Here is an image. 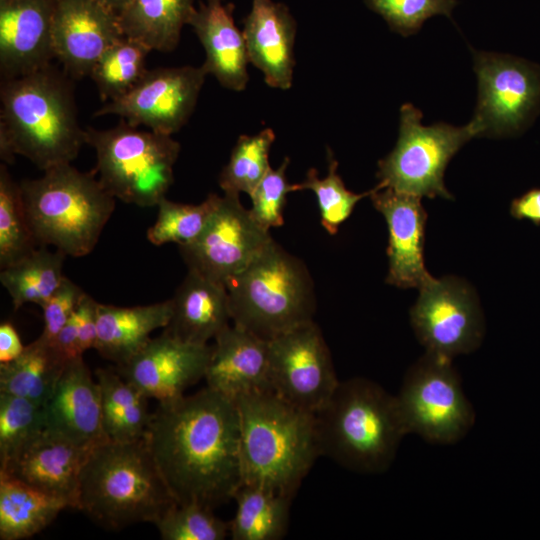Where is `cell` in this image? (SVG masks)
<instances>
[{
  "label": "cell",
  "instance_id": "6da1fadb",
  "mask_svg": "<svg viewBox=\"0 0 540 540\" xmlns=\"http://www.w3.org/2000/svg\"><path fill=\"white\" fill-rule=\"evenodd\" d=\"M145 440L177 504L214 509L243 484L236 403L207 386L159 402Z\"/></svg>",
  "mask_w": 540,
  "mask_h": 540
},
{
  "label": "cell",
  "instance_id": "7a4b0ae2",
  "mask_svg": "<svg viewBox=\"0 0 540 540\" xmlns=\"http://www.w3.org/2000/svg\"><path fill=\"white\" fill-rule=\"evenodd\" d=\"M72 81L52 64L1 79L0 157L5 164L21 155L45 171L77 157L86 142Z\"/></svg>",
  "mask_w": 540,
  "mask_h": 540
},
{
  "label": "cell",
  "instance_id": "3957f363",
  "mask_svg": "<svg viewBox=\"0 0 540 540\" xmlns=\"http://www.w3.org/2000/svg\"><path fill=\"white\" fill-rule=\"evenodd\" d=\"M234 401L240 423L243 484L293 498L321 456L315 414L273 391L241 395Z\"/></svg>",
  "mask_w": 540,
  "mask_h": 540
},
{
  "label": "cell",
  "instance_id": "277c9868",
  "mask_svg": "<svg viewBox=\"0 0 540 540\" xmlns=\"http://www.w3.org/2000/svg\"><path fill=\"white\" fill-rule=\"evenodd\" d=\"M315 419L321 456L356 473L385 472L408 434L395 395L363 377L339 382Z\"/></svg>",
  "mask_w": 540,
  "mask_h": 540
},
{
  "label": "cell",
  "instance_id": "5b68a950",
  "mask_svg": "<svg viewBox=\"0 0 540 540\" xmlns=\"http://www.w3.org/2000/svg\"><path fill=\"white\" fill-rule=\"evenodd\" d=\"M175 504L145 438L106 440L89 453L80 475L77 509L102 527L119 530L155 523Z\"/></svg>",
  "mask_w": 540,
  "mask_h": 540
},
{
  "label": "cell",
  "instance_id": "8992f818",
  "mask_svg": "<svg viewBox=\"0 0 540 540\" xmlns=\"http://www.w3.org/2000/svg\"><path fill=\"white\" fill-rule=\"evenodd\" d=\"M28 221L39 246H53L66 256L88 255L114 209L113 197L96 177L69 164L20 182Z\"/></svg>",
  "mask_w": 540,
  "mask_h": 540
},
{
  "label": "cell",
  "instance_id": "52a82bcc",
  "mask_svg": "<svg viewBox=\"0 0 540 540\" xmlns=\"http://www.w3.org/2000/svg\"><path fill=\"white\" fill-rule=\"evenodd\" d=\"M226 288L233 324L264 340L313 321L316 298L310 272L274 239Z\"/></svg>",
  "mask_w": 540,
  "mask_h": 540
},
{
  "label": "cell",
  "instance_id": "ba28073f",
  "mask_svg": "<svg viewBox=\"0 0 540 540\" xmlns=\"http://www.w3.org/2000/svg\"><path fill=\"white\" fill-rule=\"evenodd\" d=\"M96 152L104 188L116 199L139 207L157 206L174 180L181 146L171 135L139 130L124 120L110 129H85Z\"/></svg>",
  "mask_w": 540,
  "mask_h": 540
},
{
  "label": "cell",
  "instance_id": "9c48e42d",
  "mask_svg": "<svg viewBox=\"0 0 540 540\" xmlns=\"http://www.w3.org/2000/svg\"><path fill=\"white\" fill-rule=\"evenodd\" d=\"M421 119L412 104L401 106L398 140L378 162V184L421 198L453 199L444 185L445 169L466 142L478 137L477 128L472 121L462 127L442 122L424 126Z\"/></svg>",
  "mask_w": 540,
  "mask_h": 540
},
{
  "label": "cell",
  "instance_id": "30bf717a",
  "mask_svg": "<svg viewBox=\"0 0 540 540\" xmlns=\"http://www.w3.org/2000/svg\"><path fill=\"white\" fill-rule=\"evenodd\" d=\"M407 433L449 445L472 429L476 414L452 359L425 352L407 370L395 395Z\"/></svg>",
  "mask_w": 540,
  "mask_h": 540
},
{
  "label": "cell",
  "instance_id": "8fae6325",
  "mask_svg": "<svg viewBox=\"0 0 540 540\" xmlns=\"http://www.w3.org/2000/svg\"><path fill=\"white\" fill-rule=\"evenodd\" d=\"M478 102L471 120L478 136L524 131L540 110V67L507 54L474 53Z\"/></svg>",
  "mask_w": 540,
  "mask_h": 540
},
{
  "label": "cell",
  "instance_id": "7c38bea8",
  "mask_svg": "<svg viewBox=\"0 0 540 540\" xmlns=\"http://www.w3.org/2000/svg\"><path fill=\"white\" fill-rule=\"evenodd\" d=\"M410 322L426 352L452 360L476 350L485 332L476 293L454 276L433 277L419 289Z\"/></svg>",
  "mask_w": 540,
  "mask_h": 540
},
{
  "label": "cell",
  "instance_id": "4fadbf2b",
  "mask_svg": "<svg viewBox=\"0 0 540 540\" xmlns=\"http://www.w3.org/2000/svg\"><path fill=\"white\" fill-rule=\"evenodd\" d=\"M271 391L316 413L339 384L330 350L318 325L302 324L269 341Z\"/></svg>",
  "mask_w": 540,
  "mask_h": 540
},
{
  "label": "cell",
  "instance_id": "5bb4252c",
  "mask_svg": "<svg viewBox=\"0 0 540 540\" xmlns=\"http://www.w3.org/2000/svg\"><path fill=\"white\" fill-rule=\"evenodd\" d=\"M273 240L240 202L239 195L219 196L201 236L179 246L188 270L222 285L244 271Z\"/></svg>",
  "mask_w": 540,
  "mask_h": 540
},
{
  "label": "cell",
  "instance_id": "9a60e30c",
  "mask_svg": "<svg viewBox=\"0 0 540 540\" xmlns=\"http://www.w3.org/2000/svg\"><path fill=\"white\" fill-rule=\"evenodd\" d=\"M207 75L202 66L147 70L126 95L107 102L93 115H116L132 126L172 136L193 113Z\"/></svg>",
  "mask_w": 540,
  "mask_h": 540
},
{
  "label": "cell",
  "instance_id": "2e32d148",
  "mask_svg": "<svg viewBox=\"0 0 540 540\" xmlns=\"http://www.w3.org/2000/svg\"><path fill=\"white\" fill-rule=\"evenodd\" d=\"M212 348V345L187 343L162 332L128 361L117 365V371L149 399L171 401L204 378Z\"/></svg>",
  "mask_w": 540,
  "mask_h": 540
},
{
  "label": "cell",
  "instance_id": "e0dca14e",
  "mask_svg": "<svg viewBox=\"0 0 540 540\" xmlns=\"http://www.w3.org/2000/svg\"><path fill=\"white\" fill-rule=\"evenodd\" d=\"M123 36L118 15L97 0H54V54L73 80L90 76L101 55Z\"/></svg>",
  "mask_w": 540,
  "mask_h": 540
},
{
  "label": "cell",
  "instance_id": "ac0fdd59",
  "mask_svg": "<svg viewBox=\"0 0 540 540\" xmlns=\"http://www.w3.org/2000/svg\"><path fill=\"white\" fill-rule=\"evenodd\" d=\"M369 197L388 228L386 283L404 289H420L433 278L424 261L427 213L421 197L382 188L379 184Z\"/></svg>",
  "mask_w": 540,
  "mask_h": 540
},
{
  "label": "cell",
  "instance_id": "d6986e66",
  "mask_svg": "<svg viewBox=\"0 0 540 540\" xmlns=\"http://www.w3.org/2000/svg\"><path fill=\"white\" fill-rule=\"evenodd\" d=\"M93 448L78 445L46 427L1 466L0 473L77 509L81 471Z\"/></svg>",
  "mask_w": 540,
  "mask_h": 540
},
{
  "label": "cell",
  "instance_id": "ffe728a7",
  "mask_svg": "<svg viewBox=\"0 0 540 540\" xmlns=\"http://www.w3.org/2000/svg\"><path fill=\"white\" fill-rule=\"evenodd\" d=\"M54 0H0L1 79L51 65Z\"/></svg>",
  "mask_w": 540,
  "mask_h": 540
},
{
  "label": "cell",
  "instance_id": "44dd1931",
  "mask_svg": "<svg viewBox=\"0 0 540 540\" xmlns=\"http://www.w3.org/2000/svg\"><path fill=\"white\" fill-rule=\"evenodd\" d=\"M45 412L47 427L78 445L92 448L108 440L100 388L83 356L66 363Z\"/></svg>",
  "mask_w": 540,
  "mask_h": 540
},
{
  "label": "cell",
  "instance_id": "7402d4cb",
  "mask_svg": "<svg viewBox=\"0 0 540 540\" xmlns=\"http://www.w3.org/2000/svg\"><path fill=\"white\" fill-rule=\"evenodd\" d=\"M297 24L289 8L272 0H252L243 20L249 61L272 88L288 90L293 83Z\"/></svg>",
  "mask_w": 540,
  "mask_h": 540
},
{
  "label": "cell",
  "instance_id": "603a6c76",
  "mask_svg": "<svg viewBox=\"0 0 540 540\" xmlns=\"http://www.w3.org/2000/svg\"><path fill=\"white\" fill-rule=\"evenodd\" d=\"M214 340L204 376L207 387L233 400L249 393L271 391L269 341L234 324Z\"/></svg>",
  "mask_w": 540,
  "mask_h": 540
},
{
  "label": "cell",
  "instance_id": "cb8c5ba5",
  "mask_svg": "<svg viewBox=\"0 0 540 540\" xmlns=\"http://www.w3.org/2000/svg\"><path fill=\"white\" fill-rule=\"evenodd\" d=\"M234 4L225 0L200 2L189 24L205 51L202 67L223 87L240 92L249 81V56L242 31L233 18Z\"/></svg>",
  "mask_w": 540,
  "mask_h": 540
},
{
  "label": "cell",
  "instance_id": "d4e9b609",
  "mask_svg": "<svg viewBox=\"0 0 540 540\" xmlns=\"http://www.w3.org/2000/svg\"><path fill=\"white\" fill-rule=\"evenodd\" d=\"M165 333L187 343L205 345L215 339L231 320L225 285L188 270L173 298Z\"/></svg>",
  "mask_w": 540,
  "mask_h": 540
},
{
  "label": "cell",
  "instance_id": "484cf974",
  "mask_svg": "<svg viewBox=\"0 0 540 540\" xmlns=\"http://www.w3.org/2000/svg\"><path fill=\"white\" fill-rule=\"evenodd\" d=\"M171 314V299L133 307L98 303L95 349L105 359L121 365L147 344L154 330L168 325Z\"/></svg>",
  "mask_w": 540,
  "mask_h": 540
},
{
  "label": "cell",
  "instance_id": "4316f807",
  "mask_svg": "<svg viewBox=\"0 0 540 540\" xmlns=\"http://www.w3.org/2000/svg\"><path fill=\"white\" fill-rule=\"evenodd\" d=\"M195 10L194 0H131L118 22L124 36L151 51L171 52Z\"/></svg>",
  "mask_w": 540,
  "mask_h": 540
},
{
  "label": "cell",
  "instance_id": "83f0119b",
  "mask_svg": "<svg viewBox=\"0 0 540 540\" xmlns=\"http://www.w3.org/2000/svg\"><path fill=\"white\" fill-rule=\"evenodd\" d=\"M68 361L40 335L15 360L0 364V393L46 405Z\"/></svg>",
  "mask_w": 540,
  "mask_h": 540
},
{
  "label": "cell",
  "instance_id": "f1b7e54d",
  "mask_svg": "<svg viewBox=\"0 0 540 540\" xmlns=\"http://www.w3.org/2000/svg\"><path fill=\"white\" fill-rule=\"evenodd\" d=\"M70 508L57 497L0 473V539H27L45 529Z\"/></svg>",
  "mask_w": 540,
  "mask_h": 540
},
{
  "label": "cell",
  "instance_id": "f546056e",
  "mask_svg": "<svg viewBox=\"0 0 540 540\" xmlns=\"http://www.w3.org/2000/svg\"><path fill=\"white\" fill-rule=\"evenodd\" d=\"M102 421L108 440L130 442L144 439L151 420L148 397L127 382L118 371L98 368Z\"/></svg>",
  "mask_w": 540,
  "mask_h": 540
},
{
  "label": "cell",
  "instance_id": "4dcf8cb0",
  "mask_svg": "<svg viewBox=\"0 0 540 540\" xmlns=\"http://www.w3.org/2000/svg\"><path fill=\"white\" fill-rule=\"evenodd\" d=\"M236 511L229 521L233 540H279L287 532L292 497L243 484L235 493Z\"/></svg>",
  "mask_w": 540,
  "mask_h": 540
},
{
  "label": "cell",
  "instance_id": "1f68e13d",
  "mask_svg": "<svg viewBox=\"0 0 540 540\" xmlns=\"http://www.w3.org/2000/svg\"><path fill=\"white\" fill-rule=\"evenodd\" d=\"M66 255L47 246H39L31 254L0 272V281L11 297L16 311L26 303L41 305L61 285Z\"/></svg>",
  "mask_w": 540,
  "mask_h": 540
},
{
  "label": "cell",
  "instance_id": "d6a6232c",
  "mask_svg": "<svg viewBox=\"0 0 540 540\" xmlns=\"http://www.w3.org/2000/svg\"><path fill=\"white\" fill-rule=\"evenodd\" d=\"M149 52L151 50L142 43L123 36L101 55L90 77L103 101L123 97L139 82L148 70Z\"/></svg>",
  "mask_w": 540,
  "mask_h": 540
},
{
  "label": "cell",
  "instance_id": "836d02e7",
  "mask_svg": "<svg viewBox=\"0 0 540 540\" xmlns=\"http://www.w3.org/2000/svg\"><path fill=\"white\" fill-rule=\"evenodd\" d=\"M39 247L28 221L20 183L0 165V268L22 260Z\"/></svg>",
  "mask_w": 540,
  "mask_h": 540
},
{
  "label": "cell",
  "instance_id": "e575fe53",
  "mask_svg": "<svg viewBox=\"0 0 540 540\" xmlns=\"http://www.w3.org/2000/svg\"><path fill=\"white\" fill-rule=\"evenodd\" d=\"M275 140L271 128L255 135H241L226 166L219 175V186L226 194L250 195L271 168L270 149Z\"/></svg>",
  "mask_w": 540,
  "mask_h": 540
},
{
  "label": "cell",
  "instance_id": "d590c367",
  "mask_svg": "<svg viewBox=\"0 0 540 540\" xmlns=\"http://www.w3.org/2000/svg\"><path fill=\"white\" fill-rule=\"evenodd\" d=\"M219 195L209 194L199 204H184L162 198L158 204L157 218L147 230L150 243L160 246L177 243L179 246L195 242L206 228L218 202Z\"/></svg>",
  "mask_w": 540,
  "mask_h": 540
},
{
  "label": "cell",
  "instance_id": "8d00e7d4",
  "mask_svg": "<svg viewBox=\"0 0 540 540\" xmlns=\"http://www.w3.org/2000/svg\"><path fill=\"white\" fill-rule=\"evenodd\" d=\"M328 174L320 178L318 171L311 168L307 171L305 179L296 184V191L310 190L315 194L319 207L321 225L331 235L338 232L342 225L352 214L356 204L366 196H370L372 189L360 194L353 193L337 172L338 162L328 151Z\"/></svg>",
  "mask_w": 540,
  "mask_h": 540
},
{
  "label": "cell",
  "instance_id": "74e56055",
  "mask_svg": "<svg viewBox=\"0 0 540 540\" xmlns=\"http://www.w3.org/2000/svg\"><path fill=\"white\" fill-rule=\"evenodd\" d=\"M46 427L44 405L0 393V467Z\"/></svg>",
  "mask_w": 540,
  "mask_h": 540
},
{
  "label": "cell",
  "instance_id": "f35d334b",
  "mask_svg": "<svg viewBox=\"0 0 540 540\" xmlns=\"http://www.w3.org/2000/svg\"><path fill=\"white\" fill-rule=\"evenodd\" d=\"M164 540H223L229 522L199 504H175L154 523Z\"/></svg>",
  "mask_w": 540,
  "mask_h": 540
},
{
  "label": "cell",
  "instance_id": "ab89813d",
  "mask_svg": "<svg viewBox=\"0 0 540 540\" xmlns=\"http://www.w3.org/2000/svg\"><path fill=\"white\" fill-rule=\"evenodd\" d=\"M390 29L404 37L417 33L424 22L435 15L451 18L457 0H364Z\"/></svg>",
  "mask_w": 540,
  "mask_h": 540
},
{
  "label": "cell",
  "instance_id": "60d3db41",
  "mask_svg": "<svg viewBox=\"0 0 540 540\" xmlns=\"http://www.w3.org/2000/svg\"><path fill=\"white\" fill-rule=\"evenodd\" d=\"M289 158L285 157L277 169L270 168L253 192L249 195L253 219L265 230L284 224V207L288 193L296 191V184H290L286 177Z\"/></svg>",
  "mask_w": 540,
  "mask_h": 540
},
{
  "label": "cell",
  "instance_id": "b9f144b4",
  "mask_svg": "<svg viewBox=\"0 0 540 540\" xmlns=\"http://www.w3.org/2000/svg\"><path fill=\"white\" fill-rule=\"evenodd\" d=\"M85 292L66 276L61 285L40 306L43 311V332L41 335L53 342L58 333L74 314Z\"/></svg>",
  "mask_w": 540,
  "mask_h": 540
},
{
  "label": "cell",
  "instance_id": "7bdbcfd3",
  "mask_svg": "<svg viewBox=\"0 0 540 540\" xmlns=\"http://www.w3.org/2000/svg\"><path fill=\"white\" fill-rule=\"evenodd\" d=\"M98 303L99 302L90 295L84 293L74 313L78 330L79 346L83 354L88 349H95L96 347L98 336Z\"/></svg>",
  "mask_w": 540,
  "mask_h": 540
},
{
  "label": "cell",
  "instance_id": "ee69618b",
  "mask_svg": "<svg viewBox=\"0 0 540 540\" xmlns=\"http://www.w3.org/2000/svg\"><path fill=\"white\" fill-rule=\"evenodd\" d=\"M510 213L516 219H527L537 226L540 225V188L530 189L514 199Z\"/></svg>",
  "mask_w": 540,
  "mask_h": 540
},
{
  "label": "cell",
  "instance_id": "f6af8a7d",
  "mask_svg": "<svg viewBox=\"0 0 540 540\" xmlns=\"http://www.w3.org/2000/svg\"><path fill=\"white\" fill-rule=\"evenodd\" d=\"M53 343L67 361L83 356L79 346L75 314L64 325Z\"/></svg>",
  "mask_w": 540,
  "mask_h": 540
},
{
  "label": "cell",
  "instance_id": "bcb514c9",
  "mask_svg": "<svg viewBox=\"0 0 540 540\" xmlns=\"http://www.w3.org/2000/svg\"><path fill=\"white\" fill-rule=\"evenodd\" d=\"M20 336L10 322L0 325V364L9 363L18 358L24 351Z\"/></svg>",
  "mask_w": 540,
  "mask_h": 540
},
{
  "label": "cell",
  "instance_id": "7dc6e473",
  "mask_svg": "<svg viewBox=\"0 0 540 540\" xmlns=\"http://www.w3.org/2000/svg\"><path fill=\"white\" fill-rule=\"evenodd\" d=\"M102 5L116 13L117 15L129 4L131 0H97Z\"/></svg>",
  "mask_w": 540,
  "mask_h": 540
}]
</instances>
